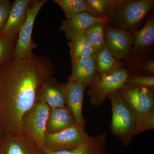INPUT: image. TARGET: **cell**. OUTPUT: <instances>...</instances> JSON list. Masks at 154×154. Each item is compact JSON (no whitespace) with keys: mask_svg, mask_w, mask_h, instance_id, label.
I'll use <instances>...</instances> for the list:
<instances>
[{"mask_svg":"<svg viewBox=\"0 0 154 154\" xmlns=\"http://www.w3.org/2000/svg\"><path fill=\"white\" fill-rule=\"evenodd\" d=\"M106 137V133L90 136L82 145L70 150L51 152L41 149V154H107Z\"/></svg>","mask_w":154,"mask_h":154,"instance_id":"obj_16","label":"cell"},{"mask_svg":"<svg viewBox=\"0 0 154 154\" xmlns=\"http://www.w3.org/2000/svg\"><path fill=\"white\" fill-rule=\"evenodd\" d=\"M125 85L133 87L148 88L154 91V77L142 75H129Z\"/></svg>","mask_w":154,"mask_h":154,"instance_id":"obj_24","label":"cell"},{"mask_svg":"<svg viewBox=\"0 0 154 154\" xmlns=\"http://www.w3.org/2000/svg\"><path fill=\"white\" fill-rule=\"evenodd\" d=\"M0 154H41V149L22 134L7 135L0 144Z\"/></svg>","mask_w":154,"mask_h":154,"instance_id":"obj_15","label":"cell"},{"mask_svg":"<svg viewBox=\"0 0 154 154\" xmlns=\"http://www.w3.org/2000/svg\"><path fill=\"white\" fill-rule=\"evenodd\" d=\"M153 90L148 88L125 85L119 90L130 109L134 113L136 125L154 109Z\"/></svg>","mask_w":154,"mask_h":154,"instance_id":"obj_7","label":"cell"},{"mask_svg":"<svg viewBox=\"0 0 154 154\" xmlns=\"http://www.w3.org/2000/svg\"><path fill=\"white\" fill-rule=\"evenodd\" d=\"M66 84L58 82L55 78H50L38 91L36 103L45 102L50 109L66 105Z\"/></svg>","mask_w":154,"mask_h":154,"instance_id":"obj_12","label":"cell"},{"mask_svg":"<svg viewBox=\"0 0 154 154\" xmlns=\"http://www.w3.org/2000/svg\"><path fill=\"white\" fill-rule=\"evenodd\" d=\"M62 9L66 19H71L82 13L87 12L89 14L91 10L86 0H54Z\"/></svg>","mask_w":154,"mask_h":154,"instance_id":"obj_21","label":"cell"},{"mask_svg":"<svg viewBox=\"0 0 154 154\" xmlns=\"http://www.w3.org/2000/svg\"><path fill=\"white\" fill-rule=\"evenodd\" d=\"M106 23H98L91 25L84 33L96 52L105 45V29Z\"/></svg>","mask_w":154,"mask_h":154,"instance_id":"obj_22","label":"cell"},{"mask_svg":"<svg viewBox=\"0 0 154 154\" xmlns=\"http://www.w3.org/2000/svg\"><path fill=\"white\" fill-rule=\"evenodd\" d=\"M121 63L113 57L105 45L96 52V69L100 75L110 73L119 68Z\"/></svg>","mask_w":154,"mask_h":154,"instance_id":"obj_20","label":"cell"},{"mask_svg":"<svg viewBox=\"0 0 154 154\" xmlns=\"http://www.w3.org/2000/svg\"><path fill=\"white\" fill-rule=\"evenodd\" d=\"M130 74L128 70L119 67L107 74L100 75L96 82L89 86L87 95L94 106H100L110 93L125 85Z\"/></svg>","mask_w":154,"mask_h":154,"instance_id":"obj_5","label":"cell"},{"mask_svg":"<svg viewBox=\"0 0 154 154\" xmlns=\"http://www.w3.org/2000/svg\"><path fill=\"white\" fill-rule=\"evenodd\" d=\"M72 61L85 58L96 53L84 32L77 35L68 42Z\"/></svg>","mask_w":154,"mask_h":154,"instance_id":"obj_19","label":"cell"},{"mask_svg":"<svg viewBox=\"0 0 154 154\" xmlns=\"http://www.w3.org/2000/svg\"><path fill=\"white\" fill-rule=\"evenodd\" d=\"M75 124L74 119L66 105L50 109L46 122V134L56 133Z\"/></svg>","mask_w":154,"mask_h":154,"instance_id":"obj_17","label":"cell"},{"mask_svg":"<svg viewBox=\"0 0 154 154\" xmlns=\"http://www.w3.org/2000/svg\"><path fill=\"white\" fill-rule=\"evenodd\" d=\"M56 69L50 59L11 56L0 65V124L6 135H21L22 116L36 103L43 84Z\"/></svg>","mask_w":154,"mask_h":154,"instance_id":"obj_1","label":"cell"},{"mask_svg":"<svg viewBox=\"0 0 154 154\" xmlns=\"http://www.w3.org/2000/svg\"><path fill=\"white\" fill-rule=\"evenodd\" d=\"M91 136L85 128L75 124L54 134H46L42 148L51 152L70 150L79 147Z\"/></svg>","mask_w":154,"mask_h":154,"instance_id":"obj_6","label":"cell"},{"mask_svg":"<svg viewBox=\"0 0 154 154\" xmlns=\"http://www.w3.org/2000/svg\"><path fill=\"white\" fill-rule=\"evenodd\" d=\"M154 5V0H113L106 9L105 17L109 26L132 32Z\"/></svg>","mask_w":154,"mask_h":154,"instance_id":"obj_2","label":"cell"},{"mask_svg":"<svg viewBox=\"0 0 154 154\" xmlns=\"http://www.w3.org/2000/svg\"><path fill=\"white\" fill-rule=\"evenodd\" d=\"M6 136L7 135H6L5 133L3 128L2 127V125L0 124V144L4 140Z\"/></svg>","mask_w":154,"mask_h":154,"instance_id":"obj_29","label":"cell"},{"mask_svg":"<svg viewBox=\"0 0 154 154\" xmlns=\"http://www.w3.org/2000/svg\"><path fill=\"white\" fill-rule=\"evenodd\" d=\"M48 1L36 0L32 6H29L27 18L18 35L14 48V54L20 58H25L33 53L38 45L32 38L33 24L38 12Z\"/></svg>","mask_w":154,"mask_h":154,"instance_id":"obj_8","label":"cell"},{"mask_svg":"<svg viewBox=\"0 0 154 154\" xmlns=\"http://www.w3.org/2000/svg\"><path fill=\"white\" fill-rule=\"evenodd\" d=\"M96 53L85 58L72 61V72L68 82H82L89 86L100 77L96 66Z\"/></svg>","mask_w":154,"mask_h":154,"instance_id":"obj_13","label":"cell"},{"mask_svg":"<svg viewBox=\"0 0 154 154\" xmlns=\"http://www.w3.org/2000/svg\"><path fill=\"white\" fill-rule=\"evenodd\" d=\"M154 43V19H148L143 28L135 32L134 42L130 53L139 55L149 49Z\"/></svg>","mask_w":154,"mask_h":154,"instance_id":"obj_18","label":"cell"},{"mask_svg":"<svg viewBox=\"0 0 154 154\" xmlns=\"http://www.w3.org/2000/svg\"><path fill=\"white\" fill-rule=\"evenodd\" d=\"M13 2L9 0H0V33L8 17Z\"/></svg>","mask_w":154,"mask_h":154,"instance_id":"obj_27","label":"cell"},{"mask_svg":"<svg viewBox=\"0 0 154 154\" xmlns=\"http://www.w3.org/2000/svg\"><path fill=\"white\" fill-rule=\"evenodd\" d=\"M141 68L145 72L149 74V75L154 76V61L153 60L146 62Z\"/></svg>","mask_w":154,"mask_h":154,"instance_id":"obj_28","label":"cell"},{"mask_svg":"<svg viewBox=\"0 0 154 154\" xmlns=\"http://www.w3.org/2000/svg\"><path fill=\"white\" fill-rule=\"evenodd\" d=\"M107 98L110 100L112 109L111 134L128 146L135 136L136 120L134 113L119 91L110 93Z\"/></svg>","mask_w":154,"mask_h":154,"instance_id":"obj_3","label":"cell"},{"mask_svg":"<svg viewBox=\"0 0 154 154\" xmlns=\"http://www.w3.org/2000/svg\"><path fill=\"white\" fill-rule=\"evenodd\" d=\"M154 129V109L136 125L135 135L145 131Z\"/></svg>","mask_w":154,"mask_h":154,"instance_id":"obj_26","label":"cell"},{"mask_svg":"<svg viewBox=\"0 0 154 154\" xmlns=\"http://www.w3.org/2000/svg\"><path fill=\"white\" fill-rule=\"evenodd\" d=\"M107 22L106 17L96 18L85 12L71 19L62 21L60 30L63 31L67 39L72 40L77 35L83 33L91 25L98 23Z\"/></svg>","mask_w":154,"mask_h":154,"instance_id":"obj_14","label":"cell"},{"mask_svg":"<svg viewBox=\"0 0 154 154\" xmlns=\"http://www.w3.org/2000/svg\"><path fill=\"white\" fill-rule=\"evenodd\" d=\"M50 109L45 102H37L24 114L21 120V134L40 149L43 147L46 134Z\"/></svg>","mask_w":154,"mask_h":154,"instance_id":"obj_4","label":"cell"},{"mask_svg":"<svg viewBox=\"0 0 154 154\" xmlns=\"http://www.w3.org/2000/svg\"><path fill=\"white\" fill-rule=\"evenodd\" d=\"M18 37L6 38L0 36V65L14 54Z\"/></svg>","mask_w":154,"mask_h":154,"instance_id":"obj_23","label":"cell"},{"mask_svg":"<svg viewBox=\"0 0 154 154\" xmlns=\"http://www.w3.org/2000/svg\"><path fill=\"white\" fill-rule=\"evenodd\" d=\"M134 33L106 25L105 45L113 57L119 61L130 52L134 42Z\"/></svg>","mask_w":154,"mask_h":154,"instance_id":"obj_9","label":"cell"},{"mask_svg":"<svg viewBox=\"0 0 154 154\" xmlns=\"http://www.w3.org/2000/svg\"><path fill=\"white\" fill-rule=\"evenodd\" d=\"M91 10L90 15L96 18L105 17L106 9L113 0H86Z\"/></svg>","mask_w":154,"mask_h":154,"instance_id":"obj_25","label":"cell"},{"mask_svg":"<svg viewBox=\"0 0 154 154\" xmlns=\"http://www.w3.org/2000/svg\"><path fill=\"white\" fill-rule=\"evenodd\" d=\"M87 85L82 82H68L66 84V105L69 108L76 124L85 128L86 121L83 117L82 105Z\"/></svg>","mask_w":154,"mask_h":154,"instance_id":"obj_10","label":"cell"},{"mask_svg":"<svg viewBox=\"0 0 154 154\" xmlns=\"http://www.w3.org/2000/svg\"><path fill=\"white\" fill-rule=\"evenodd\" d=\"M32 2L30 0H15L13 2L0 36L9 38L18 37L27 18L28 8Z\"/></svg>","mask_w":154,"mask_h":154,"instance_id":"obj_11","label":"cell"}]
</instances>
